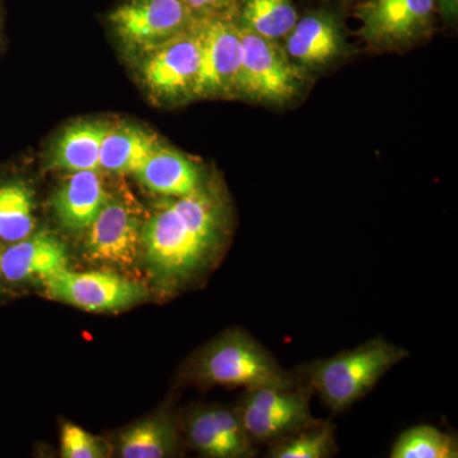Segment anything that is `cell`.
<instances>
[{
	"mask_svg": "<svg viewBox=\"0 0 458 458\" xmlns=\"http://www.w3.org/2000/svg\"><path fill=\"white\" fill-rule=\"evenodd\" d=\"M437 11L442 14L445 20L454 21L458 14V0H434Z\"/></svg>",
	"mask_w": 458,
	"mask_h": 458,
	"instance_id": "obj_26",
	"label": "cell"
},
{
	"mask_svg": "<svg viewBox=\"0 0 458 458\" xmlns=\"http://www.w3.org/2000/svg\"><path fill=\"white\" fill-rule=\"evenodd\" d=\"M240 2H241V0H240Z\"/></svg>",
	"mask_w": 458,
	"mask_h": 458,
	"instance_id": "obj_29",
	"label": "cell"
},
{
	"mask_svg": "<svg viewBox=\"0 0 458 458\" xmlns=\"http://www.w3.org/2000/svg\"><path fill=\"white\" fill-rule=\"evenodd\" d=\"M409 357V351L403 346L377 336L334 357L301 364L293 373L330 411L342 414L369 394L388 370Z\"/></svg>",
	"mask_w": 458,
	"mask_h": 458,
	"instance_id": "obj_2",
	"label": "cell"
},
{
	"mask_svg": "<svg viewBox=\"0 0 458 458\" xmlns=\"http://www.w3.org/2000/svg\"><path fill=\"white\" fill-rule=\"evenodd\" d=\"M42 282L54 300L92 312L128 309L141 302L147 294L140 283L101 271L72 273L66 269Z\"/></svg>",
	"mask_w": 458,
	"mask_h": 458,
	"instance_id": "obj_9",
	"label": "cell"
},
{
	"mask_svg": "<svg viewBox=\"0 0 458 458\" xmlns=\"http://www.w3.org/2000/svg\"><path fill=\"white\" fill-rule=\"evenodd\" d=\"M68 250L55 234H30L0 251V276L9 283L45 280L68 269Z\"/></svg>",
	"mask_w": 458,
	"mask_h": 458,
	"instance_id": "obj_13",
	"label": "cell"
},
{
	"mask_svg": "<svg viewBox=\"0 0 458 458\" xmlns=\"http://www.w3.org/2000/svg\"><path fill=\"white\" fill-rule=\"evenodd\" d=\"M35 227L31 189L18 180L0 183V241L18 242L32 234Z\"/></svg>",
	"mask_w": 458,
	"mask_h": 458,
	"instance_id": "obj_21",
	"label": "cell"
},
{
	"mask_svg": "<svg viewBox=\"0 0 458 458\" xmlns=\"http://www.w3.org/2000/svg\"><path fill=\"white\" fill-rule=\"evenodd\" d=\"M342 50V35L335 18L327 12L307 14L285 36V53L303 65H321Z\"/></svg>",
	"mask_w": 458,
	"mask_h": 458,
	"instance_id": "obj_16",
	"label": "cell"
},
{
	"mask_svg": "<svg viewBox=\"0 0 458 458\" xmlns=\"http://www.w3.org/2000/svg\"><path fill=\"white\" fill-rule=\"evenodd\" d=\"M194 21L183 0H123L108 14L116 35L140 54L185 31Z\"/></svg>",
	"mask_w": 458,
	"mask_h": 458,
	"instance_id": "obj_7",
	"label": "cell"
},
{
	"mask_svg": "<svg viewBox=\"0 0 458 458\" xmlns=\"http://www.w3.org/2000/svg\"><path fill=\"white\" fill-rule=\"evenodd\" d=\"M195 20L227 13L238 9L240 0H183Z\"/></svg>",
	"mask_w": 458,
	"mask_h": 458,
	"instance_id": "obj_25",
	"label": "cell"
},
{
	"mask_svg": "<svg viewBox=\"0 0 458 458\" xmlns=\"http://www.w3.org/2000/svg\"><path fill=\"white\" fill-rule=\"evenodd\" d=\"M62 456L65 458L104 457L101 445L82 428L65 424L62 433Z\"/></svg>",
	"mask_w": 458,
	"mask_h": 458,
	"instance_id": "obj_24",
	"label": "cell"
},
{
	"mask_svg": "<svg viewBox=\"0 0 458 458\" xmlns=\"http://www.w3.org/2000/svg\"><path fill=\"white\" fill-rule=\"evenodd\" d=\"M0 280H2V276H0Z\"/></svg>",
	"mask_w": 458,
	"mask_h": 458,
	"instance_id": "obj_28",
	"label": "cell"
},
{
	"mask_svg": "<svg viewBox=\"0 0 458 458\" xmlns=\"http://www.w3.org/2000/svg\"><path fill=\"white\" fill-rule=\"evenodd\" d=\"M436 11L434 0H364L357 14L366 40L393 47L423 36Z\"/></svg>",
	"mask_w": 458,
	"mask_h": 458,
	"instance_id": "obj_11",
	"label": "cell"
},
{
	"mask_svg": "<svg viewBox=\"0 0 458 458\" xmlns=\"http://www.w3.org/2000/svg\"><path fill=\"white\" fill-rule=\"evenodd\" d=\"M135 176L149 191L168 198L185 197L207 183L197 164L162 144L155 148Z\"/></svg>",
	"mask_w": 458,
	"mask_h": 458,
	"instance_id": "obj_15",
	"label": "cell"
},
{
	"mask_svg": "<svg viewBox=\"0 0 458 458\" xmlns=\"http://www.w3.org/2000/svg\"><path fill=\"white\" fill-rule=\"evenodd\" d=\"M390 457L457 458V437L432 426L411 427L397 437Z\"/></svg>",
	"mask_w": 458,
	"mask_h": 458,
	"instance_id": "obj_23",
	"label": "cell"
},
{
	"mask_svg": "<svg viewBox=\"0 0 458 458\" xmlns=\"http://www.w3.org/2000/svg\"><path fill=\"white\" fill-rule=\"evenodd\" d=\"M140 219L131 207L110 198L87 231L86 255L90 261L129 267L141 254Z\"/></svg>",
	"mask_w": 458,
	"mask_h": 458,
	"instance_id": "obj_12",
	"label": "cell"
},
{
	"mask_svg": "<svg viewBox=\"0 0 458 458\" xmlns=\"http://www.w3.org/2000/svg\"><path fill=\"white\" fill-rule=\"evenodd\" d=\"M158 144L155 135L137 126H111L102 141L99 168L117 174H135Z\"/></svg>",
	"mask_w": 458,
	"mask_h": 458,
	"instance_id": "obj_18",
	"label": "cell"
},
{
	"mask_svg": "<svg viewBox=\"0 0 458 458\" xmlns=\"http://www.w3.org/2000/svg\"><path fill=\"white\" fill-rule=\"evenodd\" d=\"M201 45L197 23L141 54L140 74L147 89L162 99L192 96L200 69Z\"/></svg>",
	"mask_w": 458,
	"mask_h": 458,
	"instance_id": "obj_8",
	"label": "cell"
},
{
	"mask_svg": "<svg viewBox=\"0 0 458 458\" xmlns=\"http://www.w3.org/2000/svg\"><path fill=\"white\" fill-rule=\"evenodd\" d=\"M313 393L302 382L293 387L246 390L237 412L255 445H267L318 423L313 417Z\"/></svg>",
	"mask_w": 458,
	"mask_h": 458,
	"instance_id": "obj_4",
	"label": "cell"
},
{
	"mask_svg": "<svg viewBox=\"0 0 458 458\" xmlns=\"http://www.w3.org/2000/svg\"><path fill=\"white\" fill-rule=\"evenodd\" d=\"M110 197L96 171L72 172L54 195L60 225L71 232L87 231Z\"/></svg>",
	"mask_w": 458,
	"mask_h": 458,
	"instance_id": "obj_14",
	"label": "cell"
},
{
	"mask_svg": "<svg viewBox=\"0 0 458 458\" xmlns=\"http://www.w3.org/2000/svg\"><path fill=\"white\" fill-rule=\"evenodd\" d=\"M337 452L335 427L328 421L298 430L293 434L270 443V458H330Z\"/></svg>",
	"mask_w": 458,
	"mask_h": 458,
	"instance_id": "obj_22",
	"label": "cell"
},
{
	"mask_svg": "<svg viewBox=\"0 0 458 458\" xmlns=\"http://www.w3.org/2000/svg\"><path fill=\"white\" fill-rule=\"evenodd\" d=\"M231 214L218 188L205 183L185 197H164L141 228V254L157 282L179 291L219 261L228 245Z\"/></svg>",
	"mask_w": 458,
	"mask_h": 458,
	"instance_id": "obj_1",
	"label": "cell"
},
{
	"mask_svg": "<svg viewBox=\"0 0 458 458\" xmlns=\"http://www.w3.org/2000/svg\"><path fill=\"white\" fill-rule=\"evenodd\" d=\"M240 30L242 57L236 95L267 104H283L297 96L304 82L302 69L291 62L278 41L241 25Z\"/></svg>",
	"mask_w": 458,
	"mask_h": 458,
	"instance_id": "obj_5",
	"label": "cell"
},
{
	"mask_svg": "<svg viewBox=\"0 0 458 458\" xmlns=\"http://www.w3.org/2000/svg\"><path fill=\"white\" fill-rule=\"evenodd\" d=\"M237 11L195 20L201 45L195 98L236 95L242 57Z\"/></svg>",
	"mask_w": 458,
	"mask_h": 458,
	"instance_id": "obj_6",
	"label": "cell"
},
{
	"mask_svg": "<svg viewBox=\"0 0 458 458\" xmlns=\"http://www.w3.org/2000/svg\"><path fill=\"white\" fill-rule=\"evenodd\" d=\"M189 376L205 387L225 386L254 390L293 387L297 377L286 370L259 340L231 328L204 346L190 361Z\"/></svg>",
	"mask_w": 458,
	"mask_h": 458,
	"instance_id": "obj_3",
	"label": "cell"
},
{
	"mask_svg": "<svg viewBox=\"0 0 458 458\" xmlns=\"http://www.w3.org/2000/svg\"><path fill=\"white\" fill-rule=\"evenodd\" d=\"M2 23H3V7H2V0H0V35H2Z\"/></svg>",
	"mask_w": 458,
	"mask_h": 458,
	"instance_id": "obj_27",
	"label": "cell"
},
{
	"mask_svg": "<svg viewBox=\"0 0 458 458\" xmlns=\"http://www.w3.org/2000/svg\"><path fill=\"white\" fill-rule=\"evenodd\" d=\"M182 428L190 445L201 456L251 458L258 454L236 408L199 406L186 414Z\"/></svg>",
	"mask_w": 458,
	"mask_h": 458,
	"instance_id": "obj_10",
	"label": "cell"
},
{
	"mask_svg": "<svg viewBox=\"0 0 458 458\" xmlns=\"http://www.w3.org/2000/svg\"><path fill=\"white\" fill-rule=\"evenodd\" d=\"M237 18L250 31L278 41L293 29L298 14L292 0H241Z\"/></svg>",
	"mask_w": 458,
	"mask_h": 458,
	"instance_id": "obj_20",
	"label": "cell"
},
{
	"mask_svg": "<svg viewBox=\"0 0 458 458\" xmlns=\"http://www.w3.org/2000/svg\"><path fill=\"white\" fill-rule=\"evenodd\" d=\"M110 123L82 122L69 126L62 132L51 155V165L69 172L98 171L102 141Z\"/></svg>",
	"mask_w": 458,
	"mask_h": 458,
	"instance_id": "obj_17",
	"label": "cell"
},
{
	"mask_svg": "<svg viewBox=\"0 0 458 458\" xmlns=\"http://www.w3.org/2000/svg\"><path fill=\"white\" fill-rule=\"evenodd\" d=\"M179 432L170 419L153 417L135 424L120 438V454L125 458H162L180 451Z\"/></svg>",
	"mask_w": 458,
	"mask_h": 458,
	"instance_id": "obj_19",
	"label": "cell"
}]
</instances>
